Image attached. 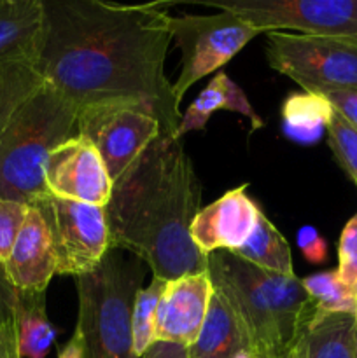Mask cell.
I'll return each instance as SVG.
<instances>
[{
  "label": "cell",
  "mask_w": 357,
  "mask_h": 358,
  "mask_svg": "<svg viewBox=\"0 0 357 358\" xmlns=\"http://www.w3.org/2000/svg\"><path fill=\"white\" fill-rule=\"evenodd\" d=\"M44 31L35 70L79 110L136 103L174 136L181 110L164 73L170 14L164 3L42 0Z\"/></svg>",
  "instance_id": "6da1fadb"
},
{
  "label": "cell",
  "mask_w": 357,
  "mask_h": 358,
  "mask_svg": "<svg viewBox=\"0 0 357 358\" xmlns=\"http://www.w3.org/2000/svg\"><path fill=\"white\" fill-rule=\"evenodd\" d=\"M200 201L202 184L184 143L161 133L112 185L105 205L111 248L139 257L164 282L206 271V255L189 234Z\"/></svg>",
  "instance_id": "7a4b0ae2"
},
{
  "label": "cell",
  "mask_w": 357,
  "mask_h": 358,
  "mask_svg": "<svg viewBox=\"0 0 357 358\" xmlns=\"http://www.w3.org/2000/svg\"><path fill=\"white\" fill-rule=\"evenodd\" d=\"M206 269L237 315L251 358H286L318 313L301 278L262 271L230 252H214Z\"/></svg>",
  "instance_id": "3957f363"
},
{
  "label": "cell",
  "mask_w": 357,
  "mask_h": 358,
  "mask_svg": "<svg viewBox=\"0 0 357 358\" xmlns=\"http://www.w3.org/2000/svg\"><path fill=\"white\" fill-rule=\"evenodd\" d=\"M79 108L42 83L0 135V198L31 205L48 196L44 170L56 145L77 135Z\"/></svg>",
  "instance_id": "277c9868"
},
{
  "label": "cell",
  "mask_w": 357,
  "mask_h": 358,
  "mask_svg": "<svg viewBox=\"0 0 357 358\" xmlns=\"http://www.w3.org/2000/svg\"><path fill=\"white\" fill-rule=\"evenodd\" d=\"M144 276L146 264L119 248H108L93 271L77 276V329L86 358H136L132 313Z\"/></svg>",
  "instance_id": "5b68a950"
},
{
  "label": "cell",
  "mask_w": 357,
  "mask_h": 358,
  "mask_svg": "<svg viewBox=\"0 0 357 358\" xmlns=\"http://www.w3.org/2000/svg\"><path fill=\"white\" fill-rule=\"evenodd\" d=\"M265 52L273 70L307 93L357 90V37L270 31Z\"/></svg>",
  "instance_id": "8992f818"
},
{
  "label": "cell",
  "mask_w": 357,
  "mask_h": 358,
  "mask_svg": "<svg viewBox=\"0 0 357 358\" xmlns=\"http://www.w3.org/2000/svg\"><path fill=\"white\" fill-rule=\"evenodd\" d=\"M168 27L172 41L182 56L181 73L172 84L178 105L192 84L226 65L252 38L261 34L251 23L227 10H219L217 14L170 16Z\"/></svg>",
  "instance_id": "52a82bcc"
},
{
  "label": "cell",
  "mask_w": 357,
  "mask_h": 358,
  "mask_svg": "<svg viewBox=\"0 0 357 358\" xmlns=\"http://www.w3.org/2000/svg\"><path fill=\"white\" fill-rule=\"evenodd\" d=\"M198 3L237 14L261 34L290 30L317 37H357V0H203Z\"/></svg>",
  "instance_id": "ba28073f"
},
{
  "label": "cell",
  "mask_w": 357,
  "mask_h": 358,
  "mask_svg": "<svg viewBox=\"0 0 357 358\" xmlns=\"http://www.w3.org/2000/svg\"><path fill=\"white\" fill-rule=\"evenodd\" d=\"M44 217L56 255V275L93 271L111 248L104 206L48 194L31 203Z\"/></svg>",
  "instance_id": "9c48e42d"
},
{
  "label": "cell",
  "mask_w": 357,
  "mask_h": 358,
  "mask_svg": "<svg viewBox=\"0 0 357 358\" xmlns=\"http://www.w3.org/2000/svg\"><path fill=\"white\" fill-rule=\"evenodd\" d=\"M77 133L93 143L114 184L161 135V124L142 105L118 101L79 110Z\"/></svg>",
  "instance_id": "30bf717a"
},
{
  "label": "cell",
  "mask_w": 357,
  "mask_h": 358,
  "mask_svg": "<svg viewBox=\"0 0 357 358\" xmlns=\"http://www.w3.org/2000/svg\"><path fill=\"white\" fill-rule=\"evenodd\" d=\"M44 182L49 194L56 198L104 208L114 185L98 150L79 133L52 149L46 163Z\"/></svg>",
  "instance_id": "8fae6325"
},
{
  "label": "cell",
  "mask_w": 357,
  "mask_h": 358,
  "mask_svg": "<svg viewBox=\"0 0 357 358\" xmlns=\"http://www.w3.org/2000/svg\"><path fill=\"white\" fill-rule=\"evenodd\" d=\"M212 294L209 269L168 280L154 318V343H174L189 348L202 331Z\"/></svg>",
  "instance_id": "7c38bea8"
},
{
  "label": "cell",
  "mask_w": 357,
  "mask_h": 358,
  "mask_svg": "<svg viewBox=\"0 0 357 358\" xmlns=\"http://www.w3.org/2000/svg\"><path fill=\"white\" fill-rule=\"evenodd\" d=\"M247 189L248 184L231 189L196 213L189 234L203 255L237 250L254 233L261 208Z\"/></svg>",
  "instance_id": "4fadbf2b"
},
{
  "label": "cell",
  "mask_w": 357,
  "mask_h": 358,
  "mask_svg": "<svg viewBox=\"0 0 357 358\" xmlns=\"http://www.w3.org/2000/svg\"><path fill=\"white\" fill-rule=\"evenodd\" d=\"M10 285L18 292H46L56 275V255L42 213L30 205L18 240L4 264Z\"/></svg>",
  "instance_id": "5bb4252c"
},
{
  "label": "cell",
  "mask_w": 357,
  "mask_h": 358,
  "mask_svg": "<svg viewBox=\"0 0 357 358\" xmlns=\"http://www.w3.org/2000/svg\"><path fill=\"white\" fill-rule=\"evenodd\" d=\"M42 31V0H0V66H35Z\"/></svg>",
  "instance_id": "9a60e30c"
},
{
  "label": "cell",
  "mask_w": 357,
  "mask_h": 358,
  "mask_svg": "<svg viewBox=\"0 0 357 358\" xmlns=\"http://www.w3.org/2000/svg\"><path fill=\"white\" fill-rule=\"evenodd\" d=\"M217 110L237 112V114L247 117L254 129L265 128V121L254 110L241 87L234 80H231L226 73L219 72L210 80L209 86L196 96V100L189 105L188 110L182 114L178 128L174 133V138L182 140V136L188 135V133L205 129L209 119Z\"/></svg>",
  "instance_id": "2e32d148"
},
{
  "label": "cell",
  "mask_w": 357,
  "mask_h": 358,
  "mask_svg": "<svg viewBox=\"0 0 357 358\" xmlns=\"http://www.w3.org/2000/svg\"><path fill=\"white\" fill-rule=\"evenodd\" d=\"M189 358H240L247 355V341L233 308L214 287L206 318L196 341L188 348Z\"/></svg>",
  "instance_id": "e0dca14e"
},
{
  "label": "cell",
  "mask_w": 357,
  "mask_h": 358,
  "mask_svg": "<svg viewBox=\"0 0 357 358\" xmlns=\"http://www.w3.org/2000/svg\"><path fill=\"white\" fill-rule=\"evenodd\" d=\"M293 352L298 358H357V315L317 313Z\"/></svg>",
  "instance_id": "ac0fdd59"
},
{
  "label": "cell",
  "mask_w": 357,
  "mask_h": 358,
  "mask_svg": "<svg viewBox=\"0 0 357 358\" xmlns=\"http://www.w3.org/2000/svg\"><path fill=\"white\" fill-rule=\"evenodd\" d=\"M230 254L237 255L238 259L262 269V271L294 276L289 243L262 210L259 213L258 224H255V229L251 238L240 248L230 252Z\"/></svg>",
  "instance_id": "d6986e66"
},
{
  "label": "cell",
  "mask_w": 357,
  "mask_h": 358,
  "mask_svg": "<svg viewBox=\"0 0 357 358\" xmlns=\"http://www.w3.org/2000/svg\"><path fill=\"white\" fill-rule=\"evenodd\" d=\"M16 329L21 358H46L56 332L46 313L44 292H18Z\"/></svg>",
  "instance_id": "ffe728a7"
},
{
  "label": "cell",
  "mask_w": 357,
  "mask_h": 358,
  "mask_svg": "<svg viewBox=\"0 0 357 358\" xmlns=\"http://www.w3.org/2000/svg\"><path fill=\"white\" fill-rule=\"evenodd\" d=\"M282 115L287 135L298 142H315L326 131L332 107L322 94L303 91L287 98Z\"/></svg>",
  "instance_id": "44dd1931"
},
{
  "label": "cell",
  "mask_w": 357,
  "mask_h": 358,
  "mask_svg": "<svg viewBox=\"0 0 357 358\" xmlns=\"http://www.w3.org/2000/svg\"><path fill=\"white\" fill-rule=\"evenodd\" d=\"M301 285L318 313L357 315V290L342 282L338 271H322L301 278Z\"/></svg>",
  "instance_id": "7402d4cb"
},
{
  "label": "cell",
  "mask_w": 357,
  "mask_h": 358,
  "mask_svg": "<svg viewBox=\"0 0 357 358\" xmlns=\"http://www.w3.org/2000/svg\"><path fill=\"white\" fill-rule=\"evenodd\" d=\"M44 83L35 66L10 65L0 77V135L16 108Z\"/></svg>",
  "instance_id": "603a6c76"
},
{
  "label": "cell",
  "mask_w": 357,
  "mask_h": 358,
  "mask_svg": "<svg viewBox=\"0 0 357 358\" xmlns=\"http://www.w3.org/2000/svg\"><path fill=\"white\" fill-rule=\"evenodd\" d=\"M164 283H167L164 280L153 278L149 285L139 290L133 303V352L136 358L142 357L154 345V318Z\"/></svg>",
  "instance_id": "cb8c5ba5"
},
{
  "label": "cell",
  "mask_w": 357,
  "mask_h": 358,
  "mask_svg": "<svg viewBox=\"0 0 357 358\" xmlns=\"http://www.w3.org/2000/svg\"><path fill=\"white\" fill-rule=\"evenodd\" d=\"M326 133H328L329 149L336 163L357 187V126L346 121L342 114L332 108Z\"/></svg>",
  "instance_id": "d4e9b609"
},
{
  "label": "cell",
  "mask_w": 357,
  "mask_h": 358,
  "mask_svg": "<svg viewBox=\"0 0 357 358\" xmlns=\"http://www.w3.org/2000/svg\"><path fill=\"white\" fill-rule=\"evenodd\" d=\"M30 205L0 198V264H6L18 240Z\"/></svg>",
  "instance_id": "484cf974"
},
{
  "label": "cell",
  "mask_w": 357,
  "mask_h": 358,
  "mask_svg": "<svg viewBox=\"0 0 357 358\" xmlns=\"http://www.w3.org/2000/svg\"><path fill=\"white\" fill-rule=\"evenodd\" d=\"M336 271L343 283L357 290V213L349 219L340 236Z\"/></svg>",
  "instance_id": "4316f807"
},
{
  "label": "cell",
  "mask_w": 357,
  "mask_h": 358,
  "mask_svg": "<svg viewBox=\"0 0 357 358\" xmlns=\"http://www.w3.org/2000/svg\"><path fill=\"white\" fill-rule=\"evenodd\" d=\"M16 299V289L10 285L9 278L6 275V269L0 264V334L18 343Z\"/></svg>",
  "instance_id": "83f0119b"
},
{
  "label": "cell",
  "mask_w": 357,
  "mask_h": 358,
  "mask_svg": "<svg viewBox=\"0 0 357 358\" xmlns=\"http://www.w3.org/2000/svg\"><path fill=\"white\" fill-rule=\"evenodd\" d=\"M298 247L312 264H322L328 259V243L315 227L303 226L298 231Z\"/></svg>",
  "instance_id": "f1b7e54d"
},
{
  "label": "cell",
  "mask_w": 357,
  "mask_h": 358,
  "mask_svg": "<svg viewBox=\"0 0 357 358\" xmlns=\"http://www.w3.org/2000/svg\"><path fill=\"white\" fill-rule=\"evenodd\" d=\"M318 94V93H317ZM338 114L357 126V90H332L321 93Z\"/></svg>",
  "instance_id": "f546056e"
},
{
  "label": "cell",
  "mask_w": 357,
  "mask_h": 358,
  "mask_svg": "<svg viewBox=\"0 0 357 358\" xmlns=\"http://www.w3.org/2000/svg\"><path fill=\"white\" fill-rule=\"evenodd\" d=\"M140 358H189L188 348L174 343H154Z\"/></svg>",
  "instance_id": "4dcf8cb0"
},
{
  "label": "cell",
  "mask_w": 357,
  "mask_h": 358,
  "mask_svg": "<svg viewBox=\"0 0 357 358\" xmlns=\"http://www.w3.org/2000/svg\"><path fill=\"white\" fill-rule=\"evenodd\" d=\"M58 358H86V345H84V338L77 327L74 331L72 338L59 350Z\"/></svg>",
  "instance_id": "1f68e13d"
},
{
  "label": "cell",
  "mask_w": 357,
  "mask_h": 358,
  "mask_svg": "<svg viewBox=\"0 0 357 358\" xmlns=\"http://www.w3.org/2000/svg\"><path fill=\"white\" fill-rule=\"evenodd\" d=\"M0 358H21L18 343L0 334Z\"/></svg>",
  "instance_id": "d6a6232c"
},
{
  "label": "cell",
  "mask_w": 357,
  "mask_h": 358,
  "mask_svg": "<svg viewBox=\"0 0 357 358\" xmlns=\"http://www.w3.org/2000/svg\"><path fill=\"white\" fill-rule=\"evenodd\" d=\"M6 69H7V66H0V77L4 76V72H6Z\"/></svg>",
  "instance_id": "836d02e7"
},
{
  "label": "cell",
  "mask_w": 357,
  "mask_h": 358,
  "mask_svg": "<svg viewBox=\"0 0 357 358\" xmlns=\"http://www.w3.org/2000/svg\"><path fill=\"white\" fill-rule=\"evenodd\" d=\"M286 358H298V357H296V353H294V352H290L289 355H287Z\"/></svg>",
  "instance_id": "e575fe53"
},
{
  "label": "cell",
  "mask_w": 357,
  "mask_h": 358,
  "mask_svg": "<svg viewBox=\"0 0 357 358\" xmlns=\"http://www.w3.org/2000/svg\"><path fill=\"white\" fill-rule=\"evenodd\" d=\"M240 358H251V357H248V355H241Z\"/></svg>",
  "instance_id": "d590c367"
}]
</instances>
